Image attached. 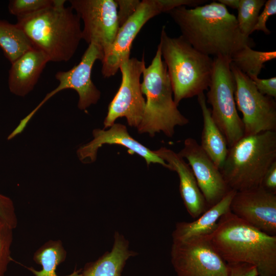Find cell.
<instances>
[{
    "label": "cell",
    "mask_w": 276,
    "mask_h": 276,
    "mask_svg": "<svg viewBox=\"0 0 276 276\" xmlns=\"http://www.w3.org/2000/svg\"><path fill=\"white\" fill-rule=\"evenodd\" d=\"M167 13L179 28L181 35L209 56L231 58L244 46L251 47L254 43L241 33L237 17L218 1L192 8L181 6Z\"/></svg>",
    "instance_id": "6da1fadb"
},
{
    "label": "cell",
    "mask_w": 276,
    "mask_h": 276,
    "mask_svg": "<svg viewBox=\"0 0 276 276\" xmlns=\"http://www.w3.org/2000/svg\"><path fill=\"white\" fill-rule=\"evenodd\" d=\"M210 239L227 263H247L256 267L258 276H276V236L259 230L229 211L220 217Z\"/></svg>",
    "instance_id": "7a4b0ae2"
},
{
    "label": "cell",
    "mask_w": 276,
    "mask_h": 276,
    "mask_svg": "<svg viewBox=\"0 0 276 276\" xmlns=\"http://www.w3.org/2000/svg\"><path fill=\"white\" fill-rule=\"evenodd\" d=\"M65 2L55 0L50 7L17 17L16 24L49 61H69L82 39L81 19L71 7H65Z\"/></svg>",
    "instance_id": "3957f363"
},
{
    "label": "cell",
    "mask_w": 276,
    "mask_h": 276,
    "mask_svg": "<svg viewBox=\"0 0 276 276\" xmlns=\"http://www.w3.org/2000/svg\"><path fill=\"white\" fill-rule=\"evenodd\" d=\"M158 45L177 106L182 99L208 90L213 68L210 56L194 48L181 35L170 37L165 26L162 27Z\"/></svg>",
    "instance_id": "277c9868"
},
{
    "label": "cell",
    "mask_w": 276,
    "mask_h": 276,
    "mask_svg": "<svg viewBox=\"0 0 276 276\" xmlns=\"http://www.w3.org/2000/svg\"><path fill=\"white\" fill-rule=\"evenodd\" d=\"M141 88L146 97L142 120L137 127L139 133L153 137L163 132L172 137L176 126L189 123V120L177 108L166 65L163 60L159 46L151 64L145 67Z\"/></svg>",
    "instance_id": "5b68a950"
},
{
    "label": "cell",
    "mask_w": 276,
    "mask_h": 276,
    "mask_svg": "<svg viewBox=\"0 0 276 276\" xmlns=\"http://www.w3.org/2000/svg\"><path fill=\"white\" fill-rule=\"evenodd\" d=\"M275 161L276 131H267L244 135L229 147L220 170L230 189L242 191L260 186Z\"/></svg>",
    "instance_id": "8992f818"
},
{
    "label": "cell",
    "mask_w": 276,
    "mask_h": 276,
    "mask_svg": "<svg viewBox=\"0 0 276 276\" xmlns=\"http://www.w3.org/2000/svg\"><path fill=\"white\" fill-rule=\"evenodd\" d=\"M230 64L229 57H214L213 73L206 99L212 107V118L225 136L229 147L244 135L243 124L237 112L235 81Z\"/></svg>",
    "instance_id": "52a82bcc"
},
{
    "label": "cell",
    "mask_w": 276,
    "mask_h": 276,
    "mask_svg": "<svg viewBox=\"0 0 276 276\" xmlns=\"http://www.w3.org/2000/svg\"><path fill=\"white\" fill-rule=\"evenodd\" d=\"M235 81L237 109L243 116L244 135L276 131V102L272 97L261 94L254 82L231 62Z\"/></svg>",
    "instance_id": "ba28073f"
},
{
    "label": "cell",
    "mask_w": 276,
    "mask_h": 276,
    "mask_svg": "<svg viewBox=\"0 0 276 276\" xmlns=\"http://www.w3.org/2000/svg\"><path fill=\"white\" fill-rule=\"evenodd\" d=\"M171 261L177 276H228L227 263L210 237L173 241Z\"/></svg>",
    "instance_id": "9c48e42d"
},
{
    "label": "cell",
    "mask_w": 276,
    "mask_h": 276,
    "mask_svg": "<svg viewBox=\"0 0 276 276\" xmlns=\"http://www.w3.org/2000/svg\"><path fill=\"white\" fill-rule=\"evenodd\" d=\"M144 57L141 60L129 58L121 64L120 86L109 103L104 121V129L110 127L120 118H125L129 126L137 128L143 118L145 99L140 78L145 68Z\"/></svg>",
    "instance_id": "30bf717a"
},
{
    "label": "cell",
    "mask_w": 276,
    "mask_h": 276,
    "mask_svg": "<svg viewBox=\"0 0 276 276\" xmlns=\"http://www.w3.org/2000/svg\"><path fill=\"white\" fill-rule=\"evenodd\" d=\"M177 6L176 0H143L135 12L121 26L107 54L101 61V73L105 78L114 76L121 63L129 59L132 43L145 24L162 13Z\"/></svg>",
    "instance_id": "8fae6325"
},
{
    "label": "cell",
    "mask_w": 276,
    "mask_h": 276,
    "mask_svg": "<svg viewBox=\"0 0 276 276\" xmlns=\"http://www.w3.org/2000/svg\"><path fill=\"white\" fill-rule=\"evenodd\" d=\"M71 7L83 22L82 38L104 53L109 51L119 28L115 0H71Z\"/></svg>",
    "instance_id": "7c38bea8"
},
{
    "label": "cell",
    "mask_w": 276,
    "mask_h": 276,
    "mask_svg": "<svg viewBox=\"0 0 276 276\" xmlns=\"http://www.w3.org/2000/svg\"><path fill=\"white\" fill-rule=\"evenodd\" d=\"M104 53L97 45L90 43L84 52L80 61L67 71H59L55 78L59 81L58 86L48 93L38 106L33 110L36 112L50 98L65 89H73L79 96L78 107L85 110L90 105L96 104L101 97V92L93 83L91 73L97 60L102 61Z\"/></svg>",
    "instance_id": "4fadbf2b"
},
{
    "label": "cell",
    "mask_w": 276,
    "mask_h": 276,
    "mask_svg": "<svg viewBox=\"0 0 276 276\" xmlns=\"http://www.w3.org/2000/svg\"><path fill=\"white\" fill-rule=\"evenodd\" d=\"M230 210L237 217L259 230L276 236V194L261 186L236 191Z\"/></svg>",
    "instance_id": "5bb4252c"
},
{
    "label": "cell",
    "mask_w": 276,
    "mask_h": 276,
    "mask_svg": "<svg viewBox=\"0 0 276 276\" xmlns=\"http://www.w3.org/2000/svg\"><path fill=\"white\" fill-rule=\"evenodd\" d=\"M178 154L188 160L209 208L220 201L231 190L220 169L194 139H186Z\"/></svg>",
    "instance_id": "9a60e30c"
},
{
    "label": "cell",
    "mask_w": 276,
    "mask_h": 276,
    "mask_svg": "<svg viewBox=\"0 0 276 276\" xmlns=\"http://www.w3.org/2000/svg\"><path fill=\"white\" fill-rule=\"evenodd\" d=\"M94 139L81 146L77 153L81 161L94 162L97 159L98 149L104 144H116L126 148L131 154H136L143 157L148 166L151 163L158 164L169 169L168 164L152 151L133 139L123 124L114 123L108 130L95 129Z\"/></svg>",
    "instance_id": "2e32d148"
},
{
    "label": "cell",
    "mask_w": 276,
    "mask_h": 276,
    "mask_svg": "<svg viewBox=\"0 0 276 276\" xmlns=\"http://www.w3.org/2000/svg\"><path fill=\"white\" fill-rule=\"evenodd\" d=\"M154 152L167 162L169 170L177 173L183 204L191 217L197 218L209 208L190 166L178 153L166 147H162Z\"/></svg>",
    "instance_id": "e0dca14e"
},
{
    "label": "cell",
    "mask_w": 276,
    "mask_h": 276,
    "mask_svg": "<svg viewBox=\"0 0 276 276\" xmlns=\"http://www.w3.org/2000/svg\"><path fill=\"white\" fill-rule=\"evenodd\" d=\"M48 62L42 51L33 48L11 63L8 79L11 93L25 97L31 92Z\"/></svg>",
    "instance_id": "ac0fdd59"
},
{
    "label": "cell",
    "mask_w": 276,
    "mask_h": 276,
    "mask_svg": "<svg viewBox=\"0 0 276 276\" xmlns=\"http://www.w3.org/2000/svg\"><path fill=\"white\" fill-rule=\"evenodd\" d=\"M236 192L231 190L220 201L209 208L195 220L177 223L172 233L173 241L210 237L216 229L220 217L231 211V203Z\"/></svg>",
    "instance_id": "d6986e66"
},
{
    "label": "cell",
    "mask_w": 276,
    "mask_h": 276,
    "mask_svg": "<svg viewBox=\"0 0 276 276\" xmlns=\"http://www.w3.org/2000/svg\"><path fill=\"white\" fill-rule=\"evenodd\" d=\"M137 255L129 249V242L120 233L116 232L110 251H106L96 261L87 263L81 276H121L127 260Z\"/></svg>",
    "instance_id": "ffe728a7"
},
{
    "label": "cell",
    "mask_w": 276,
    "mask_h": 276,
    "mask_svg": "<svg viewBox=\"0 0 276 276\" xmlns=\"http://www.w3.org/2000/svg\"><path fill=\"white\" fill-rule=\"evenodd\" d=\"M197 100L203 118L201 136L202 149L220 170L227 156L228 148L226 139L211 116V108L206 105L204 93L197 96Z\"/></svg>",
    "instance_id": "44dd1931"
},
{
    "label": "cell",
    "mask_w": 276,
    "mask_h": 276,
    "mask_svg": "<svg viewBox=\"0 0 276 276\" xmlns=\"http://www.w3.org/2000/svg\"><path fill=\"white\" fill-rule=\"evenodd\" d=\"M66 255V251L60 240H49L41 245L33 255L34 262L41 265V269L27 268L35 276H59L56 272L57 267L65 261ZM65 276H81V269H76L72 273Z\"/></svg>",
    "instance_id": "7402d4cb"
},
{
    "label": "cell",
    "mask_w": 276,
    "mask_h": 276,
    "mask_svg": "<svg viewBox=\"0 0 276 276\" xmlns=\"http://www.w3.org/2000/svg\"><path fill=\"white\" fill-rule=\"evenodd\" d=\"M0 47L11 63L34 48L24 31L16 24L1 19Z\"/></svg>",
    "instance_id": "603a6c76"
},
{
    "label": "cell",
    "mask_w": 276,
    "mask_h": 276,
    "mask_svg": "<svg viewBox=\"0 0 276 276\" xmlns=\"http://www.w3.org/2000/svg\"><path fill=\"white\" fill-rule=\"evenodd\" d=\"M275 58V51H256L246 45L231 56V62L247 76L258 77L264 63Z\"/></svg>",
    "instance_id": "cb8c5ba5"
},
{
    "label": "cell",
    "mask_w": 276,
    "mask_h": 276,
    "mask_svg": "<svg viewBox=\"0 0 276 276\" xmlns=\"http://www.w3.org/2000/svg\"><path fill=\"white\" fill-rule=\"evenodd\" d=\"M265 0H240L237 20L241 33L246 37L252 33Z\"/></svg>",
    "instance_id": "d4e9b609"
},
{
    "label": "cell",
    "mask_w": 276,
    "mask_h": 276,
    "mask_svg": "<svg viewBox=\"0 0 276 276\" xmlns=\"http://www.w3.org/2000/svg\"><path fill=\"white\" fill-rule=\"evenodd\" d=\"M12 228L0 219V276H4L11 261V247L13 241Z\"/></svg>",
    "instance_id": "484cf974"
},
{
    "label": "cell",
    "mask_w": 276,
    "mask_h": 276,
    "mask_svg": "<svg viewBox=\"0 0 276 276\" xmlns=\"http://www.w3.org/2000/svg\"><path fill=\"white\" fill-rule=\"evenodd\" d=\"M55 0H12L9 11L16 17L32 14L53 5Z\"/></svg>",
    "instance_id": "4316f807"
},
{
    "label": "cell",
    "mask_w": 276,
    "mask_h": 276,
    "mask_svg": "<svg viewBox=\"0 0 276 276\" xmlns=\"http://www.w3.org/2000/svg\"><path fill=\"white\" fill-rule=\"evenodd\" d=\"M0 219L15 229L18 224L14 203L10 198L0 193Z\"/></svg>",
    "instance_id": "83f0119b"
},
{
    "label": "cell",
    "mask_w": 276,
    "mask_h": 276,
    "mask_svg": "<svg viewBox=\"0 0 276 276\" xmlns=\"http://www.w3.org/2000/svg\"><path fill=\"white\" fill-rule=\"evenodd\" d=\"M276 13V1L268 0L264 5L262 13L259 15L257 22L252 29V32L255 31H260L265 34L269 35L270 31L266 27V22L269 17Z\"/></svg>",
    "instance_id": "f1b7e54d"
},
{
    "label": "cell",
    "mask_w": 276,
    "mask_h": 276,
    "mask_svg": "<svg viewBox=\"0 0 276 276\" xmlns=\"http://www.w3.org/2000/svg\"><path fill=\"white\" fill-rule=\"evenodd\" d=\"M118 6L119 28L135 12L141 1L139 0H115Z\"/></svg>",
    "instance_id": "f546056e"
},
{
    "label": "cell",
    "mask_w": 276,
    "mask_h": 276,
    "mask_svg": "<svg viewBox=\"0 0 276 276\" xmlns=\"http://www.w3.org/2000/svg\"><path fill=\"white\" fill-rule=\"evenodd\" d=\"M254 82L257 90L262 94L275 98L276 77L261 79L258 77H249Z\"/></svg>",
    "instance_id": "4dcf8cb0"
},
{
    "label": "cell",
    "mask_w": 276,
    "mask_h": 276,
    "mask_svg": "<svg viewBox=\"0 0 276 276\" xmlns=\"http://www.w3.org/2000/svg\"><path fill=\"white\" fill-rule=\"evenodd\" d=\"M228 276H258L255 266L245 263H227Z\"/></svg>",
    "instance_id": "1f68e13d"
},
{
    "label": "cell",
    "mask_w": 276,
    "mask_h": 276,
    "mask_svg": "<svg viewBox=\"0 0 276 276\" xmlns=\"http://www.w3.org/2000/svg\"><path fill=\"white\" fill-rule=\"evenodd\" d=\"M260 186L270 192L276 194V161L265 173Z\"/></svg>",
    "instance_id": "d6a6232c"
},
{
    "label": "cell",
    "mask_w": 276,
    "mask_h": 276,
    "mask_svg": "<svg viewBox=\"0 0 276 276\" xmlns=\"http://www.w3.org/2000/svg\"><path fill=\"white\" fill-rule=\"evenodd\" d=\"M217 1L226 7L228 6L237 9H238L240 4V0H218Z\"/></svg>",
    "instance_id": "836d02e7"
}]
</instances>
